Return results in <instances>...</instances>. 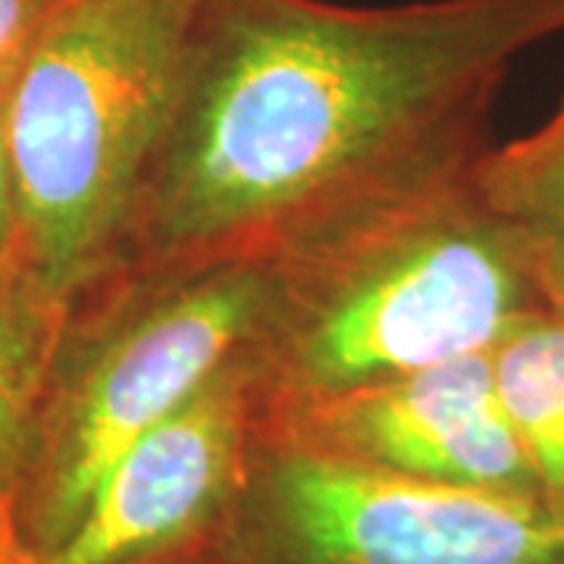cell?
<instances>
[{
    "instance_id": "9",
    "label": "cell",
    "mask_w": 564,
    "mask_h": 564,
    "mask_svg": "<svg viewBox=\"0 0 564 564\" xmlns=\"http://www.w3.org/2000/svg\"><path fill=\"white\" fill-rule=\"evenodd\" d=\"M69 304L29 267L0 270V489L13 492Z\"/></svg>"
},
{
    "instance_id": "2",
    "label": "cell",
    "mask_w": 564,
    "mask_h": 564,
    "mask_svg": "<svg viewBox=\"0 0 564 564\" xmlns=\"http://www.w3.org/2000/svg\"><path fill=\"white\" fill-rule=\"evenodd\" d=\"M470 170L358 204L258 263L245 355L258 402L489 355L549 307L536 251L486 207Z\"/></svg>"
},
{
    "instance_id": "8",
    "label": "cell",
    "mask_w": 564,
    "mask_h": 564,
    "mask_svg": "<svg viewBox=\"0 0 564 564\" xmlns=\"http://www.w3.org/2000/svg\"><path fill=\"white\" fill-rule=\"evenodd\" d=\"M496 389L545 502L564 511V314L545 307L489 351Z\"/></svg>"
},
{
    "instance_id": "11",
    "label": "cell",
    "mask_w": 564,
    "mask_h": 564,
    "mask_svg": "<svg viewBox=\"0 0 564 564\" xmlns=\"http://www.w3.org/2000/svg\"><path fill=\"white\" fill-rule=\"evenodd\" d=\"M76 0H0V104H7L29 57Z\"/></svg>"
},
{
    "instance_id": "13",
    "label": "cell",
    "mask_w": 564,
    "mask_h": 564,
    "mask_svg": "<svg viewBox=\"0 0 564 564\" xmlns=\"http://www.w3.org/2000/svg\"><path fill=\"white\" fill-rule=\"evenodd\" d=\"M122 564H229V558L223 552L220 533H210V536H202V540L173 545V549H163V552H151V555H141V558Z\"/></svg>"
},
{
    "instance_id": "3",
    "label": "cell",
    "mask_w": 564,
    "mask_h": 564,
    "mask_svg": "<svg viewBox=\"0 0 564 564\" xmlns=\"http://www.w3.org/2000/svg\"><path fill=\"white\" fill-rule=\"evenodd\" d=\"M207 0H76L7 98L20 251L69 304L122 254Z\"/></svg>"
},
{
    "instance_id": "1",
    "label": "cell",
    "mask_w": 564,
    "mask_h": 564,
    "mask_svg": "<svg viewBox=\"0 0 564 564\" xmlns=\"http://www.w3.org/2000/svg\"><path fill=\"white\" fill-rule=\"evenodd\" d=\"M558 32L564 0H207L104 280L263 263L358 204L467 166L511 61Z\"/></svg>"
},
{
    "instance_id": "4",
    "label": "cell",
    "mask_w": 564,
    "mask_h": 564,
    "mask_svg": "<svg viewBox=\"0 0 564 564\" xmlns=\"http://www.w3.org/2000/svg\"><path fill=\"white\" fill-rule=\"evenodd\" d=\"M258 304V263L161 285L98 280L69 302L13 486L41 564L144 433L245 361Z\"/></svg>"
},
{
    "instance_id": "5",
    "label": "cell",
    "mask_w": 564,
    "mask_h": 564,
    "mask_svg": "<svg viewBox=\"0 0 564 564\" xmlns=\"http://www.w3.org/2000/svg\"><path fill=\"white\" fill-rule=\"evenodd\" d=\"M220 543L229 564H564V511L345 462L254 421Z\"/></svg>"
},
{
    "instance_id": "6",
    "label": "cell",
    "mask_w": 564,
    "mask_h": 564,
    "mask_svg": "<svg viewBox=\"0 0 564 564\" xmlns=\"http://www.w3.org/2000/svg\"><path fill=\"white\" fill-rule=\"evenodd\" d=\"M254 421L345 462L433 484L543 499L505 414L489 355H470L343 392L258 402Z\"/></svg>"
},
{
    "instance_id": "15",
    "label": "cell",
    "mask_w": 564,
    "mask_h": 564,
    "mask_svg": "<svg viewBox=\"0 0 564 564\" xmlns=\"http://www.w3.org/2000/svg\"><path fill=\"white\" fill-rule=\"evenodd\" d=\"M536 270H540V282H543L549 307H555V311L564 314V261H552V258H540L536 254Z\"/></svg>"
},
{
    "instance_id": "7",
    "label": "cell",
    "mask_w": 564,
    "mask_h": 564,
    "mask_svg": "<svg viewBox=\"0 0 564 564\" xmlns=\"http://www.w3.org/2000/svg\"><path fill=\"white\" fill-rule=\"evenodd\" d=\"M254 408L248 364L229 367L107 470L44 564H122L220 533L248 467Z\"/></svg>"
},
{
    "instance_id": "10",
    "label": "cell",
    "mask_w": 564,
    "mask_h": 564,
    "mask_svg": "<svg viewBox=\"0 0 564 564\" xmlns=\"http://www.w3.org/2000/svg\"><path fill=\"white\" fill-rule=\"evenodd\" d=\"M474 185L540 258L564 261V101L524 139L474 161Z\"/></svg>"
},
{
    "instance_id": "12",
    "label": "cell",
    "mask_w": 564,
    "mask_h": 564,
    "mask_svg": "<svg viewBox=\"0 0 564 564\" xmlns=\"http://www.w3.org/2000/svg\"><path fill=\"white\" fill-rule=\"evenodd\" d=\"M25 267L20 251V210H17V180L7 141V104H0V270Z\"/></svg>"
},
{
    "instance_id": "14",
    "label": "cell",
    "mask_w": 564,
    "mask_h": 564,
    "mask_svg": "<svg viewBox=\"0 0 564 564\" xmlns=\"http://www.w3.org/2000/svg\"><path fill=\"white\" fill-rule=\"evenodd\" d=\"M0 564H41L32 545L22 536L13 492H3V489H0Z\"/></svg>"
}]
</instances>
